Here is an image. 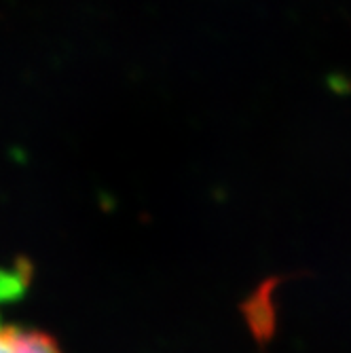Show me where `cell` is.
I'll return each mask as SVG.
<instances>
[{"label": "cell", "instance_id": "6da1fadb", "mask_svg": "<svg viewBox=\"0 0 351 353\" xmlns=\"http://www.w3.org/2000/svg\"><path fill=\"white\" fill-rule=\"evenodd\" d=\"M0 353H61V349L41 330L0 326Z\"/></svg>", "mask_w": 351, "mask_h": 353}]
</instances>
